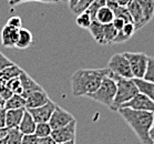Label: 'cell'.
I'll use <instances>...</instances> for the list:
<instances>
[{
	"instance_id": "cell-21",
	"label": "cell",
	"mask_w": 154,
	"mask_h": 144,
	"mask_svg": "<svg viewBox=\"0 0 154 144\" xmlns=\"http://www.w3.org/2000/svg\"><path fill=\"white\" fill-rule=\"evenodd\" d=\"M23 69H21L18 64H12L10 67L6 68L4 69L2 71H0V79L4 81H9L11 79H14V78H18L20 77V74L23 72Z\"/></svg>"
},
{
	"instance_id": "cell-18",
	"label": "cell",
	"mask_w": 154,
	"mask_h": 144,
	"mask_svg": "<svg viewBox=\"0 0 154 144\" xmlns=\"http://www.w3.org/2000/svg\"><path fill=\"white\" fill-rule=\"evenodd\" d=\"M95 21H98L101 25H109V23H112L114 20V12L112 9H110L109 7L104 6L101 9H99L98 12L95 14L94 19Z\"/></svg>"
},
{
	"instance_id": "cell-27",
	"label": "cell",
	"mask_w": 154,
	"mask_h": 144,
	"mask_svg": "<svg viewBox=\"0 0 154 144\" xmlns=\"http://www.w3.org/2000/svg\"><path fill=\"white\" fill-rule=\"evenodd\" d=\"M23 134L21 133V131L18 127L9 129L7 135V143L8 144H21Z\"/></svg>"
},
{
	"instance_id": "cell-34",
	"label": "cell",
	"mask_w": 154,
	"mask_h": 144,
	"mask_svg": "<svg viewBox=\"0 0 154 144\" xmlns=\"http://www.w3.org/2000/svg\"><path fill=\"white\" fill-rule=\"evenodd\" d=\"M7 26H10V27L16 28V29H21L22 28V21H21V18L18 17V16L10 17L9 19H8Z\"/></svg>"
},
{
	"instance_id": "cell-29",
	"label": "cell",
	"mask_w": 154,
	"mask_h": 144,
	"mask_svg": "<svg viewBox=\"0 0 154 144\" xmlns=\"http://www.w3.org/2000/svg\"><path fill=\"white\" fill-rule=\"evenodd\" d=\"M113 12H114V18H120V19L124 20L126 23L128 22H133L132 21V17H131V14H130L129 10H128L126 7L119 6L116 10H113Z\"/></svg>"
},
{
	"instance_id": "cell-30",
	"label": "cell",
	"mask_w": 154,
	"mask_h": 144,
	"mask_svg": "<svg viewBox=\"0 0 154 144\" xmlns=\"http://www.w3.org/2000/svg\"><path fill=\"white\" fill-rule=\"evenodd\" d=\"M143 80L154 83V58L153 57H149L147 67H146V70H145V73H144Z\"/></svg>"
},
{
	"instance_id": "cell-14",
	"label": "cell",
	"mask_w": 154,
	"mask_h": 144,
	"mask_svg": "<svg viewBox=\"0 0 154 144\" xmlns=\"http://www.w3.org/2000/svg\"><path fill=\"white\" fill-rule=\"evenodd\" d=\"M19 38V29L5 26L1 30V44L6 48H14Z\"/></svg>"
},
{
	"instance_id": "cell-46",
	"label": "cell",
	"mask_w": 154,
	"mask_h": 144,
	"mask_svg": "<svg viewBox=\"0 0 154 144\" xmlns=\"http://www.w3.org/2000/svg\"><path fill=\"white\" fill-rule=\"evenodd\" d=\"M5 103H6V101L4 100V98H2V95L0 94V106H4V108H5Z\"/></svg>"
},
{
	"instance_id": "cell-9",
	"label": "cell",
	"mask_w": 154,
	"mask_h": 144,
	"mask_svg": "<svg viewBox=\"0 0 154 144\" xmlns=\"http://www.w3.org/2000/svg\"><path fill=\"white\" fill-rule=\"evenodd\" d=\"M74 116L70 112H68L67 110L62 109L61 106H57V108L53 111L52 115L49 120V124L52 130L60 129L62 127H66L67 124L74 121Z\"/></svg>"
},
{
	"instance_id": "cell-43",
	"label": "cell",
	"mask_w": 154,
	"mask_h": 144,
	"mask_svg": "<svg viewBox=\"0 0 154 144\" xmlns=\"http://www.w3.org/2000/svg\"><path fill=\"white\" fill-rule=\"evenodd\" d=\"M132 0H119V6H122V7H126L131 2Z\"/></svg>"
},
{
	"instance_id": "cell-40",
	"label": "cell",
	"mask_w": 154,
	"mask_h": 144,
	"mask_svg": "<svg viewBox=\"0 0 154 144\" xmlns=\"http://www.w3.org/2000/svg\"><path fill=\"white\" fill-rule=\"evenodd\" d=\"M106 7L112 10H116L119 7V0H106Z\"/></svg>"
},
{
	"instance_id": "cell-12",
	"label": "cell",
	"mask_w": 154,
	"mask_h": 144,
	"mask_svg": "<svg viewBox=\"0 0 154 144\" xmlns=\"http://www.w3.org/2000/svg\"><path fill=\"white\" fill-rule=\"evenodd\" d=\"M19 79H20L21 87H22V94L21 95L25 99L27 98L28 95L31 94V93H33V92L43 90V88H42L41 85L38 84L26 71H23V72L20 74Z\"/></svg>"
},
{
	"instance_id": "cell-33",
	"label": "cell",
	"mask_w": 154,
	"mask_h": 144,
	"mask_svg": "<svg viewBox=\"0 0 154 144\" xmlns=\"http://www.w3.org/2000/svg\"><path fill=\"white\" fill-rule=\"evenodd\" d=\"M93 1H94V0H80V1L77 4V6H75L71 11L78 16L79 14H81V12H83V11L87 10L88 8L91 6V4L93 2Z\"/></svg>"
},
{
	"instance_id": "cell-45",
	"label": "cell",
	"mask_w": 154,
	"mask_h": 144,
	"mask_svg": "<svg viewBox=\"0 0 154 144\" xmlns=\"http://www.w3.org/2000/svg\"><path fill=\"white\" fill-rule=\"evenodd\" d=\"M20 1H22V0H9V4H10L11 6H14V5L19 4Z\"/></svg>"
},
{
	"instance_id": "cell-51",
	"label": "cell",
	"mask_w": 154,
	"mask_h": 144,
	"mask_svg": "<svg viewBox=\"0 0 154 144\" xmlns=\"http://www.w3.org/2000/svg\"><path fill=\"white\" fill-rule=\"evenodd\" d=\"M152 144H154V140H153V143H152Z\"/></svg>"
},
{
	"instance_id": "cell-37",
	"label": "cell",
	"mask_w": 154,
	"mask_h": 144,
	"mask_svg": "<svg viewBox=\"0 0 154 144\" xmlns=\"http://www.w3.org/2000/svg\"><path fill=\"white\" fill-rule=\"evenodd\" d=\"M125 23L126 22L124 21V20H122V19H120V18H114V20H113V22H112L113 27H114L118 31H121Z\"/></svg>"
},
{
	"instance_id": "cell-49",
	"label": "cell",
	"mask_w": 154,
	"mask_h": 144,
	"mask_svg": "<svg viewBox=\"0 0 154 144\" xmlns=\"http://www.w3.org/2000/svg\"><path fill=\"white\" fill-rule=\"evenodd\" d=\"M60 1H62V2H68V0H60Z\"/></svg>"
},
{
	"instance_id": "cell-6",
	"label": "cell",
	"mask_w": 154,
	"mask_h": 144,
	"mask_svg": "<svg viewBox=\"0 0 154 144\" xmlns=\"http://www.w3.org/2000/svg\"><path fill=\"white\" fill-rule=\"evenodd\" d=\"M123 54L129 61L134 79H143L147 67L149 56L143 52H124Z\"/></svg>"
},
{
	"instance_id": "cell-22",
	"label": "cell",
	"mask_w": 154,
	"mask_h": 144,
	"mask_svg": "<svg viewBox=\"0 0 154 144\" xmlns=\"http://www.w3.org/2000/svg\"><path fill=\"white\" fill-rule=\"evenodd\" d=\"M134 81L139 88V91L143 94L147 95L154 102V83L147 82L143 79H134Z\"/></svg>"
},
{
	"instance_id": "cell-4",
	"label": "cell",
	"mask_w": 154,
	"mask_h": 144,
	"mask_svg": "<svg viewBox=\"0 0 154 144\" xmlns=\"http://www.w3.org/2000/svg\"><path fill=\"white\" fill-rule=\"evenodd\" d=\"M116 94V80L111 77V72L108 77H105L102 81L101 85L99 87V89L95 92L89 94L87 98L94 100V101L101 103L103 106H109L111 109L113 102H114V98Z\"/></svg>"
},
{
	"instance_id": "cell-28",
	"label": "cell",
	"mask_w": 154,
	"mask_h": 144,
	"mask_svg": "<svg viewBox=\"0 0 154 144\" xmlns=\"http://www.w3.org/2000/svg\"><path fill=\"white\" fill-rule=\"evenodd\" d=\"M51 132H52V129H51V127H50L49 122H47V123H37L35 134V136L38 137V139H40V137L50 136V135H51Z\"/></svg>"
},
{
	"instance_id": "cell-11",
	"label": "cell",
	"mask_w": 154,
	"mask_h": 144,
	"mask_svg": "<svg viewBox=\"0 0 154 144\" xmlns=\"http://www.w3.org/2000/svg\"><path fill=\"white\" fill-rule=\"evenodd\" d=\"M126 8H128V10H129L130 14L132 17V21H133L137 30H139V29H141L142 27H144V26L146 25L147 21L146 19H145V16H144L143 11L141 9L140 5L137 4V0H132L126 6Z\"/></svg>"
},
{
	"instance_id": "cell-42",
	"label": "cell",
	"mask_w": 154,
	"mask_h": 144,
	"mask_svg": "<svg viewBox=\"0 0 154 144\" xmlns=\"http://www.w3.org/2000/svg\"><path fill=\"white\" fill-rule=\"evenodd\" d=\"M80 0H68V5H69V9L70 10H72L75 6H77V4L79 2Z\"/></svg>"
},
{
	"instance_id": "cell-44",
	"label": "cell",
	"mask_w": 154,
	"mask_h": 144,
	"mask_svg": "<svg viewBox=\"0 0 154 144\" xmlns=\"http://www.w3.org/2000/svg\"><path fill=\"white\" fill-rule=\"evenodd\" d=\"M150 136L152 140H154V120H153V123H152V127H151V130H150Z\"/></svg>"
},
{
	"instance_id": "cell-16",
	"label": "cell",
	"mask_w": 154,
	"mask_h": 144,
	"mask_svg": "<svg viewBox=\"0 0 154 144\" xmlns=\"http://www.w3.org/2000/svg\"><path fill=\"white\" fill-rule=\"evenodd\" d=\"M35 127H37V122L33 120L31 114L26 110L18 129L21 131V133L23 135H26V134H35Z\"/></svg>"
},
{
	"instance_id": "cell-47",
	"label": "cell",
	"mask_w": 154,
	"mask_h": 144,
	"mask_svg": "<svg viewBox=\"0 0 154 144\" xmlns=\"http://www.w3.org/2000/svg\"><path fill=\"white\" fill-rule=\"evenodd\" d=\"M57 144H75V140L69 141V142H63V143H57Z\"/></svg>"
},
{
	"instance_id": "cell-50",
	"label": "cell",
	"mask_w": 154,
	"mask_h": 144,
	"mask_svg": "<svg viewBox=\"0 0 154 144\" xmlns=\"http://www.w3.org/2000/svg\"><path fill=\"white\" fill-rule=\"evenodd\" d=\"M2 108H4V106H0V110H1V109H2Z\"/></svg>"
},
{
	"instance_id": "cell-1",
	"label": "cell",
	"mask_w": 154,
	"mask_h": 144,
	"mask_svg": "<svg viewBox=\"0 0 154 144\" xmlns=\"http://www.w3.org/2000/svg\"><path fill=\"white\" fill-rule=\"evenodd\" d=\"M111 71L109 68L102 69H79L70 79L71 91L74 97H88L95 92L102 81Z\"/></svg>"
},
{
	"instance_id": "cell-13",
	"label": "cell",
	"mask_w": 154,
	"mask_h": 144,
	"mask_svg": "<svg viewBox=\"0 0 154 144\" xmlns=\"http://www.w3.org/2000/svg\"><path fill=\"white\" fill-rule=\"evenodd\" d=\"M49 101V95L47 94L45 90L35 91L26 98V109H35V108L45 106Z\"/></svg>"
},
{
	"instance_id": "cell-31",
	"label": "cell",
	"mask_w": 154,
	"mask_h": 144,
	"mask_svg": "<svg viewBox=\"0 0 154 144\" xmlns=\"http://www.w3.org/2000/svg\"><path fill=\"white\" fill-rule=\"evenodd\" d=\"M104 6H106V0H94V1L91 4V6L88 8L85 11H87L88 14H90L92 20H93L95 14L98 12L99 9H101V8L104 7Z\"/></svg>"
},
{
	"instance_id": "cell-2",
	"label": "cell",
	"mask_w": 154,
	"mask_h": 144,
	"mask_svg": "<svg viewBox=\"0 0 154 144\" xmlns=\"http://www.w3.org/2000/svg\"><path fill=\"white\" fill-rule=\"evenodd\" d=\"M120 115L130 125L137 134L142 144H152L153 140L150 136V130L154 120V114L146 111H137L129 108H120L118 110Z\"/></svg>"
},
{
	"instance_id": "cell-23",
	"label": "cell",
	"mask_w": 154,
	"mask_h": 144,
	"mask_svg": "<svg viewBox=\"0 0 154 144\" xmlns=\"http://www.w3.org/2000/svg\"><path fill=\"white\" fill-rule=\"evenodd\" d=\"M23 108L26 109V99L20 94H14L5 103V109L6 110L23 109Z\"/></svg>"
},
{
	"instance_id": "cell-10",
	"label": "cell",
	"mask_w": 154,
	"mask_h": 144,
	"mask_svg": "<svg viewBox=\"0 0 154 144\" xmlns=\"http://www.w3.org/2000/svg\"><path fill=\"white\" fill-rule=\"evenodd\" d=\"M57 108V104L50 100L45 106L35 108V109H26L32 115L33 120L37 123H47L49 122L50 118L52 115L53 111Z\"/></svg>"
},
{
	"instance_id": "cell-36",
	"label": "cell",
	"mask_w": 154,
	"mask_h": 144,
	"mask_svg": "<svg viewBox=\"0 0 154 144\" xmlns=\"http://www.w3.org/2000/svg\"><path fill=\"white\" fill-rule=\"evenodd\" d=\"M21 144H38V137L35 134H26L22 137Z\"/></svg>"
},
{
	"instance_id": "cell-20",
	"label": "cell",
	"mask_w": 154,
	"mask_h": 144,
	"mask_svg": "<svg viewBox=\"0 0 154 144\" xmlns=\"http://www.w3.org/2000/svg\"><path fill=\"white\" fill-rule=\"evenodd\" d=\"M88 30L99 44H104V25H101L98 21L93 20Z\"/></svg>"
},
{
	"instance_id": "cell-15",
	"label": "cell",
	"mask_w": 154,
	"mask_h": 144,
	"mask_svg": "<svg viewBox=\"0 0 154 144\" xmlns=\"http://www.w3.org/2000/svg\"><path fill=\"white\" fill-rule=\"evenodd\" d=\"M26 109H14V110H7V114H6V127L8 129H14L18 127L20 124L23 113Z\"/></svg>"
},
{
	"instance_id": "cell-3",
	"label": "cell",
	"mask_w": 154,
	"mask_h": 144,
	"mask_svg": "<svg viewBox=\"0 0 154 144\" xmlns=\"http://www.w3.org/2000/svg\"><path fill=\"white\" fill-rule=\"evenodd\" d=\"M111 77L116 82V94L114 98V102L111 106V110L118 111L124 103L129 102L137 93H140V91L134 81V78L133 79H125V78L118 77L112 72H111Z\"/></svg>"
},
{
	"instance_id": "cell-8",
	"label": "cell",
	"mask_w": 154,
	"mask_h": 144,
	"mask_svg": "<svg viewBox=\"0 0 154 144\" xmlns=\"http://www.w3.org/2000/svg\"><path fill=\"white\" fill-rule=\"evenodd\" d=\"M75 133H77V120L67 124L66 127L52 130L51 136L56 141V143H63L75 140Z\"/></svg>"
},
{
	"instance_id": "cell-26",
	"label": "cell",
	"mask_w": 154,
	"mask_h": 144,
	"mask_svg": "<svg viewBox=\"0 0 154 144\" xmlns=\"http://www.w3.org/2000/svg\"><path fill=\"white\" fill-rule=\"evenodd\" d=\"M118 32L119 31L113 27L112 23L104 25V44H113Z\"/></svg>"
},
{
	"instance_id": "cell-24",
	"label": "cell",
	"mask_w": 154,
	"mask_h": 144,
	"mask_svg": "<svg viewBox=\"0 0 154 144\" xmlns=\"http://www.w3.org/2000/svg\"><path fill=\"white\" fill-rule=\"evenodd\" d=\"M137 1L143 11L146 21L150 22L154 16V0H137Z\"/></svg>"
},
{
	"instance_id": "cell-25",
	"label": "cell",
	"mask_w": 154,
	"mask_h": 144,
	"mask_svg": "<svg viewBox=\"0 0 154 144\" xmlns=\"http://www.w3.org/2000/svg\"><path fill=\"white\" fill-rule=\"evenodd\" d=\"M92 18L90 16V14H88L87 11H83L77 16V19H75V23H77L78 27H80L82 29H89L90 26L92 23Z\"/></svg>"
},
{
	"instance_id": "cell-32",
	"label": "cell",
	"mask_w": 154,
	"mask_h": 144,
	"mask_svg": "<svg viewBox=\"0 0 154 144\" xmlns=\"http://www.w3.org/2000/svg\"><path fill=\"white\" fill-rule=\"evenodd\" d=\"M7 85L8 88L14 92V94H22V87H21V82L19 77L7 81Z\"/></svg>"
},
{
	"instance_id": "cell-7",
	"label": "cell",
	"mask_w": 154,
	"mask_h": 144,
	"mask_svg": "<svg viewBox=\"0 0 154 144\" xmlns=\"http://www.w3.org/2000/svg\"><path fill=\"white\" fill-rule=\"evenodd\" d=\"M121 108H129L137 111H146L154 114V102L151 100L147 95L143 93H137L133 99H131L129 102L124 103Z\"/></svg>"
},
{
	"instance_id": "cell-48",
	"label": "cell",
	"mask_w": 154,
	"mask_h": 144,
	"mask_svg": "<svg viewBox=\"0 0 154 144\" xmlns=\"http://www.w3.org/2000/svg\"><path fill=\"white\" fill-rule=\"evenodd\" d=\"M0 144H8L7 143V137H6V139H2V140H0Z\"/></svg>"
},
{
	"instance_id": "cell-41",
	"label": "cell",
	"mask_w": 154,
	"mask_h": 144,
	"mask_svg": "<svg viewBox=\"0 0 154 144\" xmlns=\"http://www.w3.org/2000/svg\"><path fill=\"white\" fill-rule=\"evenodd\" d=\"M8 132H9V129L7 127H0V140L2 139H6L8 135Z\"/></svg>"
},
{
	"instance_id": "cell-38",
	"label": "cell",
	"mask_w": 154,
	"mask_h": 144,
	"mask_svg": "<svg viewBox=\"0 0 154 144\" xmlns=\"http://www.w3.org/2000/svg\"><path fill=\"white\" fill-rule=\"evenodd\" d=\"M38 144H57V143H56V141L52 139V136L50 135V136L38 139Z\"/></svg>"
},
{
	"instance_id": "cell-5",
	"label": "cell",
	"mask_w": 154,
	"mask_h": 144,
	"mask_svg": "<svg viewBox=\"0 0 154 144\" xmlns=\"http://www.w3.org/2000/svg\"><path fill=\"white\" fill-rule=\"evenodd\" d=\"M109 70L118 77L125 79H133V74L131 71V67L128 59L123 53H116L111 57L108 62Z\"/></svg>"
},
{
	"instance_id": "cell-17",
	"label": "cell",
	"mask_w": 154,
	"mask_h": 144,
	"mask_svg": "<svg viewBox=\"0 0 154 144\" xmlns=\"http://www.w3.org/2000/svg\"><path fill=\"white\" fill-rule=\"evenodd\" d=\"M32 41H33V35L30 30L26 28L19 29V38H18L16 48L21 50L28 49L29 47L31 46Z\"/></svg>"
},
{
	"instance_id": "cell-39",
	"label": "cell",
	"mask_w": 154,
	"mask_h": 144,
	"mask_svg": "<svg viewBox=\"0 0 154 144\" xmlns=\"http://www.w3.org/2000/svg\"><path fill=\"white\" fill-rule=\"evenodd\" d=\"M6 114H7V110L2 108L0 110V127H6Z\"/></svg>"
},
{
	"instance_id": "cell-35",
	"label": "cell",
	"mask_w": 154,
	"mask_h": 144,
	"mask_svg": "<svg viewBox=\"0 0 154 144\" xmlns=\"http://www.w3.org/2000/svg\"><path fill=\"white\" fill-rule=\"evenodd\" d=\"M12 64H14V62H12L9 58H7L4 53L0 51V71H2L4 69L10 67Z\"/></svg>"
},
{
	"instance_id": "cell-19",
	"label": "cell",
	"mask_w": 154,
	"mask_h": 144,
	"mask_svg": "<svg viewBox=\"0 0 154 144\" xmlns=\"http://www.w3.org/2000/svg\"><path fill=\"white\" fill-rule=\"evenodd\" d=\"M135 31H137V29H135V26H134L133 22H128V23L124 25L122 30L118 32V35H116V38L114 39V42L113 43L119 44V43L125 42V41H128V40L134 35Z\"/></svg>"
}]
</instances>
